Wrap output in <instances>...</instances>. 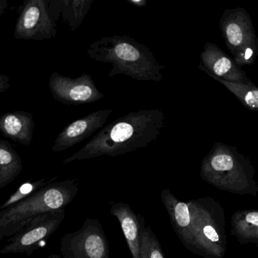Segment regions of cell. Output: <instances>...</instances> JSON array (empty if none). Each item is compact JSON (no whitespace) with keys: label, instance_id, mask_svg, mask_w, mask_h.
Returning <instances> with one entry per match:
<instances>
[{"label":"cell","instance_id":"obj_6","mask_svg":"<svg viewBox=\"0 0 258 258\" xmlns=\"http://www.w3.org/2000/svg\"><path fill=\"white\" fill-rule=\"evenodd\" d=\"M232 59L240 69L253 66L258 55V39L251 17L243 7L225 10L219 22Z\"/></svg>","mask_w":258,"mask_h":258},{"label":"cell","instance_id":"obj_8","mask_svg":"<svg viewBox=\"0 0 258 258\" xmlns=\"http://www.w3.org/2000/svg\"><path fill=\"white\" fill-rule=\"evenodd\" d=\"M60 250L64 258H110L108 240L97 219L87 218L81 229L63 235Z\"/></svg>","mask_w":258,"mask_h":258},{"label":"cell","instance_id":"obj_13","mask_svg":"<svg viewBox=\"0 0 258 258\" xmlns=\"http://www.w3.org/2000/svg\"><path fill=\"white\" fill-rule=\"evenodd\" d=\"M161 199L170 219L173 230L185 248L194 253L192 220L188 202L179 201L169 188L161 191Z\"/></svg>","mask_w":258,"mask_h":258},{"label":"cell","instance_id":"obj_12","mask_svg":"<svg viewBox=\"0 0 258 258\" xmlns=\"http://www.w3.org/2000/svg\"><path fill=\"white\" fill-rule=\"evenodd\" d=\"M112 109H100L93 111L66 126L57 136L52 147V152H61L74 147L102 129Z\"/></svg>","mask_w":258,"mask_h":258},{"label":"cell","instance_id":"obj_24","mask_svg":"<svg viewBox=\"0 0 258 258\" xmlns=\"http://www.w3.org/2000/svg\"><path fill=\"white\" fill-rule=\"evenodd\" d=\"M9 3L7 0H0V17L4 14L6 10L8 8Z\"/></svg>","mask_w":258,"mask_h":258},{"label":"cell","instance_id":"obj_11","mask_svg":"<svg viewBox=\"0 0 258 258\" xmlns=\"http://www.w3.org/2000/svg\"><path fill=\"white\" fill-rule=\"evenodd\" d=\"M199 69L209 75L228 82L247 84L250 81L245 72L215 43H205L200 54Z\"/></svg>","mask_w":258,"mask_h":258},{"label":"cell","instance_id":"obj_10","mask_svg":"<svg viewBox=\"0 0 258 258\" xmlns=\"http://www.w3.org/2000/svg\"><path fill=\"white\" fill-rule=\"evenodd\" d=\"M48 85L53 99L64 105H85L105 97L88 74L72 78L53 72L49 77Z\"/></svg>","mask_w":258,"mask_h":258},{"label":"cell","instance_id":"obj_16","mask_svg":"<svg viewBox=\"0 0 258 258\" xmlns=\"http://www.w3.org/2000/svg\"><path fill=\"white\" fill-rule=\"evenodd\" d=\"M93 0H51L48 12L54 22L61 20L75 31L82 25Z\"/></svg>","mask_w":258,"mask_h":258},{"label":"cell","instance_id":"obj_1","mask_svg":"<svg viewBox=\"0 0 258 258\" xmlns=\"http://www.w3.org/2000/svg\"><path fill=\"white\" fill-rule=\"evenodd\" d=\"M165 114L158 108L128 113L103 126L82 149L63 161H75L108 155L115 157L147 147L165 126Z\"/></svg>","mask_w":258,"mask_h":258},{"label":"cell","instance_id":"obj_23","mask_svg":"<svg viewBox=\"0 0 258 258\" xmlns=\"http://www.w3.org/2000/svg\"><path fill=\"white\" fill-rule=\"evenodd\" d=\"M127 2L132 4V5L135 6V7H146V4H147L146 0H127Z\"/></svg>","mask_w":258,"mask_h":258},{"label":"cell","instance_id":"obj_7","mask_svg":"<svg viewBox=\"0 0 258 258\" xmlns=\"http://www.w3.org/2000/svg\"><path fill=\"white\" fill-rule=\"evenodd\" d=\"M66 217V209H59L37 216L27 222L0 250L1 254L25 253L31 256L40 244L46 241L55 231Z\"/></svg>","mask_w":258,"mask_h":258},{"label":"cell","instance_id":"obj_19","mask_svg":"<svg viewBox=\"0 0 258 258\" xmlns=\"http://www.w3.org/2000/svg\"><path fill=\"white\" fill-rule=\"evenodd\" d=\"M211 78L224 86L238 99L244 108L250 111H258V88L251 81L247 84H241L222 81L215 77Z\"/></svg>","mask_w":258,"mask_h":258},{"label":"cell","instance_id":"obj_2","mask_svg":"<svg viewBox=\"0 0 258 258\" xmlns=\"http://www.w3.org/2000/svg\"><path fill=\"white\" fill-rule=\"evenodd\" d=\"M89 57L98 62L108 63L112 69L108 78L123 75L138 81H162L165 66L155 58L149 48L128 36L105 37L91 43Z\"/></svg>","mask_w":258,"mask_h":258},{"label":"cell","instance_id":"obj_4","mask_svg":"<svg viewBox=\"0 0 258 258\" xmlns=\"http://www.w3.org/2000/svg\"><path fill=\"white\" fill-rule=\"evenodd\" d=\"M53 181L31 197L0 211V242L15 235L31 219L45 213L66 209L72 203L79 190L76 179Z\"/></svg>","mask_w":258,"mask_h":258},{"label":"cell","instance_id":"obj_22","mask_svg":"<svg viewBox=\"0 0 258 258\" xmlns=\"http://www.w3.org/2000/svg\"><path fill=\"white\" fill-rule=\"evenodd\" d=\"M10 81V77L0 73V93H5L10 90L11 87Z\"/></svg>","mask_w":258,"mask_h":258},{"label":"cell","instance_id":"obj_25","mask_svg":"<svg viewBox=\"0 0 258 258\" xmlns=\"http://www.w3.org/2000/svg\"><path fill=\"white\" fill-rule=\"evenodd\" d=\"M48 258H64V257H61V256H60L59 255L55 254V253H53V254L49 255V256H48Z\"/></svg>","mask_w":258,"mask_h":258},{"label":"cell","instance_id":"obj_17","mask_svg":"<svg viewBox=\"0 0 258 258\" xmlns=\"http://www.w3.org/2000/svg\"><path fill=\"white\" fill-rule=\"evenodd\" d=\"M230 234L241 245L253 243L258 246V211L244 209L237 211L231 218Z\"/></svg>","mask_w":258,"mask_h":258},{"label":"cell","instance_id":"obj_9","mask_svg":"<svg viewBox=\"0 0 258 258\" xmlns=\"http://www.w3.org/2000/svg\"><path fill=\"white\" fill-rule=\"evenodd\" d=\"M49 0H28L24 3L16 22L17 40H50L57 35V24L48 12Z\"/></svg>","mask_w":258,"mask_h":258},{"label":"cell","instance_id":"obj_21","mask_svg":"<svg viewBox=\"0 0 258 258\" xmlns=\"http://www.w3.org/2000/svg\"><path fill=\"white\" fill-rule=\"evenodd\" d=\"M140 239V258H165L159 241L150 226L143 228Z\"/></svg>","mask_w":258,"mask_h":258},{"label":"cell","instance_id":"obj_20","mask_svg":"<svg viewBox=\"0 0 258 258\" xmlns=\"http://www.w3.org/2000/svg\"><path fill=\"white\" fill-rule=\"evenodd\" d=\"M55 178H52L49 181H46V178H42L37 181H29V182H25L22 184L13 194L10 196L7 201H6L1 206H0V211L6 209L12 205H16L28 198L31 197L33 195L41 189L45 185H47L49 182L55 180Z\"/></svg>","mask_w":258,"mask_h":258},{"label":"cell","instance_id":"obj_14","mask_svg":"<svg viewBox=\"0 0 258 258\" xmlns=\"http://www.w3.org/2000/svg\"><path fill=\"white\" fill-rule=\"evenodd\" d=\"M111 214L120 223L132 258H140V237L145 226L144 217L135 214L130 205L123 202L112 205Z\"/></svg>","mask_w":258,"mask_h":258},{"label":"cell","instance_id":"obj_18","mask_svg":"<svg viewBox=\"0 0 258 258\" xmlns=\"http://www.w3.org/2000/svg\"><path fill=\"white\" fill-rule=\"evenodd\" d=\"M22 169L20 155L8 141L0 139V189L16 180Z\"/></svg>","mask_w":258,"mask_h":258},{"label":"cell","instance_id":"obj_15","mask_svg":"<svg viewBox=\"0 0 258 258\" xmlns=\"http://www.w3.org/2000/svg\"><path fill=\"white\" fill-rule=\"evenodd\" d=\"M34 116L25 111H11L0 116V132L6 138L29 146L34 138Z\"/></svg>","mask_w":258,"mask_h":258},{"label":"cell","instance_id":"obj_3","mask_svg":"<svg viewBox=\"0 0 258 258\" xmlns=\"http://www.w3.org/2000/svg\"><path fill=\"white\" fill-rule=\"evenodd\" d=\"M200 175L205 182L221 191L256 197L258 185L255 169L248 157L235 146L217 142L202 159Z\"/></svg>","mask_w":258,"mask_h":258},{"label":"cell","instance_id":"obj_5","mask_svg":"<svg viewBox=\"0 0 258 258\" xmlns=\"http://www.w3.org/2000/svg\"><path fill=\"white\" fill-rule=\"evenodd\" d=\"M192 220L194 253L204 258H223L227 249L224 209L212 198L188 202Z\"/></svg>","mask_w":258,"mask_h":258}]
</instances>
